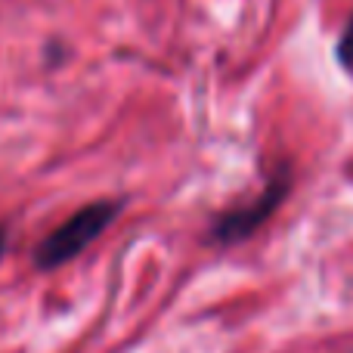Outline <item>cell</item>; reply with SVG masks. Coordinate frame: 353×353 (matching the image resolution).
<instances>
[{
    "label": "cell",
    "mask_w": 353,
    "mask_h": 353,
    "mask_svg": "<svg viewBox=\"0 0 353 353\" xmlns=\"http://www.w3.org/2000/svg\"><path fill=\"white\" fill-rule=\"evenodd\" d=\"M121 211V201H93V205H84L74 217H68L59 230H53L34 251V263L41 270H53V267H62L68 263L72 257H78L87 245H93L105 230L109 223L118 217Z\"/></svg>",
    "instance_id": "1"
},
{
    "label": "cell",
    "mask_w": 353,
    "mask_h": 353,
    "mask_svg": "<svg viewBox=\"0 0 353 353\" xmlns=\"http://www.w3.org/2000/svg\"><path fill=\"white\" fill-rule=\"evenodd\" d=\"M288 183H292V180H288V168H282V171L267 183V189L261 192V199L248 201V205L239 208V211L223 214V217L214 223L211 239H214V242H223V245L248 239L251 232H254L261 223H267L270 214L279 208V201L285 199V192H288Z\"/></svg>",
    "instance_id": "2"
},
{
    "label": "cell",
    "mask_w": 353,
    "mask_h": 353,
    "mask_svg": "<svg viewBox=\"0 0 353 353\" xmlns=\"http://www.w3.org/2000/svg\"><path fill=\"white\" fill-rule=\"evenodd\" d=\"M338 59H341V65L353 68V16H350L347 28H344L341 41H338Z\"/></svg>",
    "instance_id": "3"
},
{
    "label": "cell",
    "mask_w": 353,
    "mask_h": 353,
    "mask_svg": "<svg viewBox=\"0 0 353 353\" xmlns=\"http://www.w3.org/2000/svg\"><path fill=\"white\" fill-rule=\"evenodd\" d=\"M3 245H6V232L0 230V254H3Z\"/></svg>",
    "instance_id": "4"
}]
</instances>
